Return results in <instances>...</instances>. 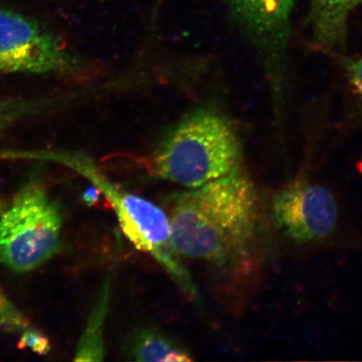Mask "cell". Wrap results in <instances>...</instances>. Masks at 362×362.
<instances>
[{"mask_svg": "<svg viewBox=\"0 0 362 362\" xmlns=\"http://www.w3.org/2000/svg\"><path fill=\"white\" fill-rule=\"evenodd\" d=\"M172 240L181 259L224 266L245 253L255 232V184L238 167L167 201Z\"/></svg>", "mask_w": 362, "mask_h": 362, "instance_id": "obj_1", "label": "cell"}, {"mask_svg": "<svg viewBox=\"0 0 362 362\" xmlns=\"http://www.w3.org/2000/svg\"><path fill=\"white\" fill-rule=\"evenodd\" d=\"M236 131L220 113L202 110L167 134L153 160L158 178L193 189L223 177L241 166Z\"/></svg>", "mask_w": 362, "mask_h": 362, "instance_id": "obj_2", "label": "cell"}, {"mask_svg": "<svg viewBox=\"0 0 362 362\" xmlns=\"http://www.w3.org/2000/svg\"><path fill=\"white\" fill-rule=\"evenodd\" d=\"M61 208L37 181H30L0 216V262L17 273L38 269L61 246Z\"/></svg>", "mask_w": 362, "mask_h": 362, "instance_id": "obj_3", "label": "cell"}, {"mask_svg": "<svg viewBox=\"0 0 362 362\" xmlns=\"http://www.w3.org/2000/svg\"><path fill=\"white\" fill-rule=\"evenodd\" d=\"M115 209L122 232L139 251L151 256L181 291L191 300L198 291L187 267L175 250L168 215L147 199L116 187L105 179H96Z\"/></svg>", "mask_w": 362, "mask_h": 362, "instance_id": "obj_4", "label": "cell"}, {"mask_svg": "<svg viewBox=\"0 0 362 362\" xmlns=\"http://www.w3.org/2000/svg\"><path fill=\"white\" fill-rule=\"evenodd\" d=\"M74 66L55 35L28 16L0 7V74H63Z\"/></svg>", "mask_w": 362, "mask_h": 362, "instance_id": "obj_5", "label": "cell"}, {"mask_svg": "<svg viewBox=\"0 0 362 362\" xmlns=\"http://www.w3.org/2000/svg\"><path fill=\"white\" fill-rule=\"evenodd\" d=\"M273 212L280 230L298 243L328 238L339 220V206L334 194L305 176H298L275 194Z\"/></svg>", "mask_w": 362, "mask_h": 362, "instance_id": "obj_6", "label": "cell"}, {"mask_svg": "<svg viewBox=\"0 0 362 362\" xmlns=\"http://www.w3.org/2000/svg\"><path fill=\"white\" fill-rule=\"evenodd\" d=\"M235 16L264 53L279 108L286 89L288 45L296 0H228Z\"/></svg>", "mask_w": 362, "mask_h": 362, "instance_id": "obj_7", "label": "cell"}, {"mask_svg": "<svg viewBox=\"0 0 362 362\" xmlns=\"http://www.w3.org/2000/svg\"><path fill=\"white\" fill-rule=\"evenodd\" d=\"M360 6L362 0H310L309 22L315 47L329 53L343 49L348 20Z\"/></svg>", "mask_w": 362, "mask_h": 362, "instance_id": "obj_8", "label": "cell"}, {"mask_svg": "<svg viewBox=\"0 0 362 362\" xmlns=\"http://www.w3.org/2000/svg\"><path fill=\"white\" fill-rule=\"evenodd\" d=\"M112 280L104 281L75 352V361H101L106 356L104 330L110 310Z\"/></svg>", "mask_w": 362, "mask_h": 362, "instance_id": "obj_9", "label": "cell"}, {"mask_svg": "<svg viewBox=\"0 0 362 362\" xmlns=\"http://www.w3.org/2000/svg\"><path fill=\"white\" fill-rule=\"evenodd\" d=\"M135 361H192V355L160 330L144 328L135 332L129 346Z\"/></svg>", "mask_w": 362, "mask_h": 362, "instance_id": "obj_10", "label": "cell"}, {"mask_svg": "<svg viewBox=\"0 0 362 362\" xmlns=\"http://www.w3.org/2000/svg\"><path fill=\"white\" fill-rule=\"evenodd\" d=\"M30 327L29 320L0 288V330L8 333H22Z\"/></svg>", "mask_w": 362, "mask_h": 362, "instance_id": "obj_11", "label": "cell"}, {"mask_svg": "<svg viewBox=\"0 0 362 362\" xmlns=\"http://www.w3.org/2000/svg\"><path fill=\"white\" fill-rule=\"evenodd\" d=\"M20 349L28 348L39 355H47L51 350L49 339L44 334L34 329H26L21 333V337L18 344Z\"/></svg>", "mask_w": 362, "mask_h": 362, "instance_id": "obj_12", "label": "cell"}, {"mask_svg": "<svg viewBox=\"0 0 362 362\" xmlns=\"http://www.w3.org/2000/svg\"><path fill=\"white\" fill-rule=\"evenodd\" d=\"M346 78L356 94L362 99V57L356 58L339 57Z\"/></svg>", "mask_w": 362, "mask_h": 362, "instance_id": "obj_13", "label": "cell"}, {"mask_svg": "<svg viewBox=\"0 0 362 362\" xmlns=\"http://www.w3.org/2000/svg\"><path fill=\"white\" fill-rule=\"evenodd\" d=\"M100 194L101 191L98 187L88 189L83 194V201L87 204V205L93 206L94 203L98 202L99 194Z\"/></svg>", "mask_w": 362, "mask_h": 362, "instance_id": "obj_14", "label": "cell"}, {"mask_svg": "<svg viewBox=\"0 0 362 362\" xmlns=\"http://www.w3.org/2000/svg\"><path fill=\"white\" fill-rule=\"evenodd\" d=\"M4 210H6V206H4V202L0 199V216H1Z\"/></svg>", "mask_w": 362, "mask_h": 362, "instance_id": "obj_15", "label": "cell"}]
</instances>
